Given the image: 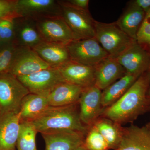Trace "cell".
I'll return each mask as SVG.
<instances>
[{"instance_id": "cell-25", "label": "cell", "mask_w": 150, "mask_h": 150, "mask_svg": "<svg viewBox=\"0 0 150 150\" xmlns=\"http://www.w3.org/2000/svg\"><path fill=\"white\" fill-rule=\"evenodd\" d=\"M38 131L30 121H21L16 142L18 150H37L36 136Z\"/></svg>"}, {"instance_id": "cell-7", "label": "cell", "mask_w": 150, "mask_h": 150, "mask_svg": "<svg viewBox=\"0 0 150 150\" xmlns=\"http://www.w3.org/2000/svg\"><path fill=\"white\" fill-rule=\"evenodd\" d=\"M16 78L30 93L46 96L56 86L66 81L58 69L51 67L31 75Z\"/></svg>"}, {"instance_id": "cell-20", "label": "cell", "mask_w": 150, "mask_h": 150, "mask_svg": "<svg viewBox=\"0 0 150 150\" xmlns=\"http://www.w3.org/2000/svg\"><path fill=\"white\" fill-rule=\"evenodd\" d=\"M84 88L65 81L56 86L48 95L50 106L60 107L76 104Z\"/></svg>"}, {"instance_id": "cell-28", "label": "cell", "mask_w": 150, "mask_h": 150, "mask_svg": "<svg viewBox=\"0 0 150 150\" xmlns=\"http://www.w3.org/2000/svg\"><path fill=\"white\" fill-rule=\"evenodd\" d=\"M136 40L150 54V9L146 13L144 19L137 33Z\"/></svg>"}, {"instance_id": "cell-14", "label": "cell", "mask_w": 150, "mask_h": 150, "mask_svg": "<svg viewBox=\"0 0 150 150\" xmlns=\"http://www.w3.org/2000/svg\"><path fill=\"white\" fill-rule=\"evenodd\" d=\"M95 86L103 91L126 74L117 58L109 56L94 67Z\"/></svg>"}, {"instance_id": "cell-12", "label": "cell", "mask_w": 150, "mask_h": 150, "mask_svg": "<svg viewBox=\"0 0 150 150\" xmlns=\"http://www.w3.org/2000/svg\"><path fill=\"white\" fill-rule=\"evenodd\" d=\"M116 58L126 73L138 77L146 72L150 66V54L137 40Z\"/></svg>"}, {"instance_id": "cell-16", "label": "cell", "mask_w": 150, "mask_h": 150, "mask_svg": "<svg viewBox=\"0 0 150 150\" xmlns=\"http://www.w3.org/2000/svg\"><path fill=\"white\" fill-rule=\"evenodd\" d=\"M15 43L19 46L33 48L44 41L34 20L20 16L14 19Z\"/></svg>"}, {"instance_id": "cell-21", "label": "cell", "mask_w": 150, "mask_h": 150, "mask_svg": "<svg viewBox=\"0 0 150 150\" xmlns=\"http://www.w3.org/2000/svg\"><path fill=\"white\" fill-rule=\"evenodd\" d=\"M50 106L48 96L30 93L22 100L19 113L21 121H31Z\"/></svg>"}, {"instance_id": "cell-6", "label": "cell", "mask_w": 150, "mask_h": 150, "mask_svg": "<svg viewBox=\"0 0 150 150\" xmlns=\"http://www.w3.org/2000/svg\"><path fill=\"white\" fill-rule=\"evenodd\" d=\"M71 61L94 67L109 56L95 38L77 39L67 45Z\"/></svg>"}, {"instance_id": "cell-24", "label": "cell", "mask_w": 150, "mask_h": 150, "mask_svg": "<svg viewBox=\"0 0 150 150\" xmlns=\"http://www.w3.org/2000/svg\"><path fill=\"white\" fill-rule=\"evenodd\" d=\"M139 78L126 73L123 77L102 91V103L105 108L114 104L129 90Z\"/></svg>"}, {"instance_id": "cell-10", "label": "cell", "mask_w": 150, "mask_h": 150, "mask_svg": "<svg viewBox=\"0 0 150 150\" xmlns=\"http://www.w3.org/2000/svg\"><path fill=\"white\" fill-rule=\"evenodd\" d=\"M50 67L32 48L18 46L8 74L23 76Z\"/></svg>"}, {"instance_id": "cell-34", "label": "cell", "mask_w": 150, "mask_h": 150, "mask_svg": "<svg viewBox=\"0 0 150 150\" xmlns=\"http://www.w3.org/2000/svg\"><path fill=\"white\" fill-rule=\"evenodd\" d=\"M147 75H148V77H149V79L150 81V66L149 67V69H148V71H147L146 72Z\"/></svg>"}, {"instance_id": "cell-9", "label": "cell", "mask_w": 150, "mask_h": 150, "mask_svg": "<svg viewBox=\"0 0 150 150\" xmlns=\"http://www.w3.org/2000/svg\"><path fill=\"white\" fill-rule=\"evenodd\" d=\"M102 91L95 86L84 88L79 100L80 118L90 127L101 116L105 108L102 103Z\"/></svg>"}, {"instance_id": "cell-22", "label": "cell", "mask_w": 150, "mask_h": 150, "mask_svg": "<svg viewBox=\"0 0 150 150\" xmlns=\"http://www.w3.org/2000/svg\"><path fill=\"white\" fill-rule=\"evenodd\" d=\"M145 15L146 13L139 8L127 6L121 16L115 22L128 36L136 40L137 33Z\"/></svg>"}, {"instance_id": "cell-26", "label": "cell", "mask_w": 150, "mask_h": 150, "mask_svg": "<svg viewBox=\"0 0 150 150\" xmlns=\"http://www.w3.org/2000/svg\"><path fill=\"white\" fill-rule=\"evenodd\" d=\"M83 145L88 150H109L107 142L93 126L88 127Z\"/></svg>"}, {"instance_id": "cell-30", "label": "cell", "mask_w": 150, "mask_h": 150, "mask_svg": "<svg viewBox=\"0 0 150 150\" xmlns=\"http://www.w3.org/2000/svg\"><path fill=\"white\" fill-rule=\"evenodd\" d=\"M20 16L18 13L17 0H0V21Z\"/></svg>"}, {"instance_id": "cell-4", "label": "cell", "mask_w": 150, "mask_h": 150, "mask_svg": "<svg viewBox=\"0 0 150 150\" xmlns=\"http://www.w3.org/2000/svg\"><path fill=\"white\" fill-rule=\"evenodd\" d=\"M29 91L11 74L0 76V113L19 111L22 100Z\"/></svg>"}, {"instance_id": "cell-31", "label": "cell", "mask_w": 150, "mask_h": 150, "mask_svg": "<svg viewBox=\"0 0 150 150\" xmlns=\"http://www.w3.org/2000/svg\"><path fill=\"white\" fill-rule=\"evenodd\" d=\"M127 6L135 7L146 12L150 9V0H135L130 1Z\"/></svg>"}, {"instance_id": "cell-23", "label": "cell", "mask_w": 150, "mask_h": 150, "mask_svg": "<svg viewBox=\"0 0 150 150\" xmlns=\"http://www.w3.org/2000/svg\"><path fill=\"white\" fill-rule=\"evenodd\" d=\"M107 142L110 150L118 149L123 136L122 125L111 119L100 116L93 125Z\"/></svg>"}, {"instance_id": "cell-15", "label": "cell", "mask_w": 150, "mask_h": 150, "mask_svg": "<svg viewBox=\"0 0 150 150\" xmlns=\"http://www.w3.org/2000/svg\"><path fill=\"white\" fill-rule=\"evenodd\" d=\"M45 143V150H74L83 144L86 134L66 130L41 133Z\"/></svg>"}, {"instance_id": "cell-18", "label": "cell", "mask_w": 150, "mask_h": 150, "mask_svg": "<svg viewBox=\"0 0 150 150\" xmlns=\"http://www.w3.org/2000/svg\"><path fill=\"white\" fill-rule=\"evenodd\" d=\"M116 150H150V131L146 126L123 128L121 143Z\"/></svg>"}, {"instance_id": "cell-17", "label": "cell", "mask_w": 150, "mask_h": 150, "mask_svg": "<svg viewBox=\"0 0 150 150\" xmlns=\"http://www.w3.org/2000/svg\"><path fill=\"white\" fill-rule=\"evenodd\" d=\"M21 121L19 111L0 113V150H15Z\"/></svg>"}, {"instance_id": "cell-29", "label": "cell", "mask_w": 150, "mask_h": 150, "mask_svg": "<svg viewBox=\"0 0 150 150\" xmlns=\"http://www.w3.org/2000/svg\"><path fill=\"white\" fill-rule=\"evenodd\" d=\"M14 18L0 21V38L4 43L15 42Z\"/></svg>"}, {"instance_id": "cell-19", "label": "cell", "mask_w": 150, "mask_h": 150, "mask_svg": "<svg viewBox=\"0 0 150 150\" xmlns=\"http://www.w3.org/2000/svg\"><path fill=\"white\" fill-rule=\"evenodd\" d=\"M32 49L51 68L58 69L71 61L67 45L43 41Z\"/></svg>"}, {"instance_id": "cell-36", "label": "cell", "mask_w": 150, "mask_h": 150, "mask_svg": "<svg viewBox=\"0 0 150 150\" xmlns=\"http://www.w3.org/2000/svg\"><path fill=\"white\" fill-rule=\"evenodd\" d=\"M145 126H146V127H147V128L150 131V121Z\"/></svg>"}, {"instance_id": "cell-13", "label": "cell", "mask_w": 150, "mask_h": 150, "mask_svg": "<svg viewBox=\"0 0 150 150\" xmlns=\"http://www.w3.org/2000/svg\"><path fill=\"white\" fill-rule=\"evenodd\" d=\"M57 69L67 82L83 88L95 85V69L93 67L71 60Z\"/></svg>"}, {"instance_id": "cell-8", "label": "cell", "mask_w": 150, "mask_h": 150, "mask_svg": "<svg viewBox=\"0 0 150 150\" xmlns=\"http://www.w3.org/2000/svg\"><path fill=\"white\" fill-rule=\"evenodd\" d=\"M35 21L44 41L67 45L78 39L62 16Z\"/></svg>"}, {"instance_id": "cell-37", "label": "cell", "mask_w": 150, "mask_h": 150, "mask_svg": "<svg viewBox=\"0 0 150 150\" xmlns=\"http://www.w3.org/2000/svg\"><path fill=\"white\" fill-rule=\"evenodd\" d=\"M4 43L3 42L2 40H1V39L0 38V46L1 45H2L3 44H4Z\"/></svg>"}, {"instance_id": "cell-3", "label": "cell", "mask_w": 150, "mask_h": 150, "mask_svg": "<svg viewBox=\"0 0 150 150\" xmlns=\"http://www.w3.org/2000/svg\"><path fill=\"white\" fill-rule=\"evenodd\" d=\"M95 38L109 56L117 58L136 41L128 36L115 22L96 21Z\"/></svg>"}, {"instance_id": "cell-33", "label": "cell", "mask_w": 150, "mask_h": 150, "mask_svg": "<svg viewBox=\"0 0 150 150\" xmlns=\"http://www.w3.org/2000/svg\"><path fill=\"white\" fill-rule=\"evenodd\" d=\"M74 150H88L87 149H86L84 146L83 144L81 145L80 146H79V147L76 148Z\"/></svg>"}, {"instance_id": "cell-5", "label": "cell", "mask_w": 150, "mask_h": 150, "mask_svg": "<svg viewBox=\"0 0 150 150\" xmlns=\"http://www.w3.org/2000/svg\"><path fill=\"white\" fill-rule=\"evenodd\" d=\"M61 6L62 16L78 39L95 38L96 20L89 11L75 8L65 1H58Z\"/></svg>"}, {"instance_id": "cell-27", "label": "cell", "mask_w": 150, "mask_h": 150, "mask_svg": "<svg viewBox=\"0 0 150 150\" xmlns=\"http://www.w3.org/2000/svg\"><path fill=\"white\" fill-rule=\"evenodd\" d=\"M18 47L15 42L4 43L0 46V76L8 74Z\"/></svg>"}, {"instance_id": "cell-1", "label": "cell", "mask_w": 150, "mask_h": 150, "mask_svg": "<svg viewBox=\"0 0 150 150\" xmlns=\"http://www.w3.org/2000/svg\"><path fill=\"white\" fill-rule=\"evenodd\" d=\"M150 81L146 73L138 78L125 94L114 104L105 108L101 116L122 125L132 123L150 110L147 94Z\"/></svg>"}, {"instance_id": "cell-11", "label": "cell", "mask_w": 150, "mask_h": 150, "mask_svg": "<svg viewBox=\"0 0 150 150\" xmlns=\"http://www.w3.org/2000/svg\"><path fill=\"white\" fill-rule=\"evenodd\" d=\"M18 13L20 16L35 21L62 16L61 6L55 0H17Z\"/></svg>"}, {"instance_id": "cell-2", "label": "cell", "mask_w": 150, "mask_h": 150, "mask_svg": "<svg viewBox=\"0 0 150 150\" xmlns=\"http://www.w3.org/2000/svg\"><path fill=\"white\" fill-rule=\"evenodd\" d=\"M78 105L79 103L60 107L49 106L30 122L40 133L70 130L86 134L88 127L81 121Z\"/></svg>"}, {"instance_id": "cell-32", "label": "cell", "mask_w": 150, "mask_h": 150, "mask_svg": "<svg viewBox=\"0 0 150 150\" xmlns=\"http://www.w3.org/2000/svg\"><path fill=\"white\" fill-rule=\"evenodd\" d=\"M69 5L75 8L86 11H89L88 9L89 0H67L65 1Z\"/></svg>"}, {"instance_id": "cell-35", "label": "cell", "mask_w": 150, "mask_h": 150, "mask_svg": "<svg viewBox=\"0 0 150 150\" xmlns=\"http://www.w3.org/2000/svg\"><path fill=\"white\" fill-rule=\"evenodd\" d=\"M147 96L148 98L150 100V88L148 90Z\"/></svg>"}]
</instances>
